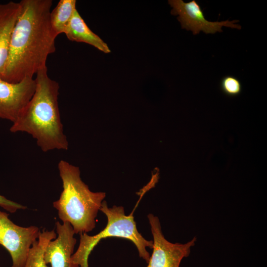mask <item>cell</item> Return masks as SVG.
Here are the masks:
<instances>
[{
  "mask_svg": "<svg viewBox=\"0 0 267 267\" xmlns=\"http://www.w3.org/2000/svg\"><path fill=\"white\" fill-rule=\"evenodd\" d=\"M21 9L13 29L7 58L0 78L20 82L46 67L48 55L55 51L50 20L51 0H22Z\"/></svg>",
  "mask_w": 267,
  "mask_h": 267,
  "instance_id": "1",
  "label": "cell"
},
{
  "mask_svg": "<svg viewBox=\"0 0 267 267\" xmlns=\"http://www.w3.org/2000/svg\"><path fill=\"white\" fill-rule=\"evenodd\" d=\"M36 76L34 95L9 131L31 134L43 152L67 150L58 107L59 84L48 77L47 67Z\"/></svg>",
  "mask_w": 267,
  "mask_h": 267,
  "instance_id": "2",
  "label": "cell"
},
{
  "mask_svg": "<svg viewBox=\"0 0 267 267\" xmlns=\"http://www.w3.org/2000/svg\"><path fill=\"white\" fill-rule=\"evenodd\" d=\"M58 168L63 190L53 206L57 210L59 219L63 222L69 223L75 234L92 230L106 193L91 191L81 179L78 167L61 160Z\"/></svg>",
  "mask_w": 267,
  "mask_h": 267,
  "instance_id": "3",
  "label": "cell"
},
{
  "mask_svg": "<svg viewBox=\"0 0 267 267\" xmlns=\"http://www.w3.org/2000/svg\"><path fill=\"white\" fill-rule=\"evenodd\" d=\"M100 211L107 217L105 227L97 234L90 236L87 233L80 234L79 247L72 256V262L80 267H89V257L99 241L107 237H119L132 241L135 246L140 258L147 264L150 255L147 247L152 249V240L145 239L137 230L134 217L126 215L123 206L114 205L109 208L106 201H103Z\"/></svg>",
  "mask_w": 267,
  "mask_h": 267,
  "instance_id": "4",
  "label": "cell"
},
{
  "mask_svg": "<svg viewBox=\"0 0 267 267\" xmlns=\"http://www.w3.org/2000/svg\"><path fill=\"white\" fill-rule=\"evenodd\" d=\"M8 215L0 210V245L10 255L11 267H24L30 250L41 231L36 226L25 227L15 224Z\"/></svg>",
  "mask_w": 267,
  "mask_h": 267,
  "instance_id": "5",
  "label": "cell"
},
{
  "mask_svg": "<svg viewBox=\"0 0 267 267\" xmlns=\"http://www.w3.org/2000/svg\"><path fill=\"white\" fill-rule=\"evenodd\" d=\"M147 218L153 238V245L146 267H179L182 259L190 254L197 238L193 237L185 243H172L165 238L159 218L150 213Z\"/></svg>",
  "mask_w": 267,
  "mask_h": 267,
  "instance_id": "6",
  "label": "cell"
},
{
  "mask_svg": "<svg viewBox=\"0 0 267 267\" xmlns=\"http://www.w3.org/2000/svg\"><path fill=\"white\" fill-rule=\"evenodd\" d=\"M168 2L173 7L171 14L178 15L177 19L181 24V28L192 31L193 35L198 34L201 31L206 34L221 32L222 26L241 29L240 25L234 24L238 20H227L222 22L207 20L200 5L195 0L188 2H184L182 0H169Z\"/></svg>",
  "mask_w": 267,
  "mask_h": 267,
  "instance_id": "7",
  "label": "cell"
},
{
  "mask_svg": "<svg viewBox=\"0 0 267 267\" xmlns=\"http://www.w3.org/2000/svg\"><path fill=\"white\" fill-rule=\"evenodd\" d=\"M33 78L11 83L0 78V118L14 122L29 102L35 91Z\"/></svg>",
  "mask_w": 267,
  "mask_h": 267,
  "instance_id": "8",
  "label": "cell"
},
{
  "mask_svg": "<svg viewBox=\"0 0 267 267\" xmlns=\"http://www.w3.org/2000/svg\"><path fill=\"white\" fill-rule=\"evenodd\" d=\"M57 236L49 241L44 253V260L51 267H80L72 261L77 242L71 225L67 222H56Z\"/></svg>",
  "mask_w": 267,
  "mask_h": 267,
  "instance_id": "9",
  "label": "cell"
},
{
  "mask_svg": "<svg viewBox=\"0 0 267 267\" xmlns=\"http://www.w3.org/2000/svg\"><path fill=\"white\" fill-rule=\"evenodd\" d=\"M21 9L20 2L0 3V78L7 58L11 34Z\"/></svg>",
  "mask_w": 267,
  "mask_h": 267,
  "instance_id": "10",
  "label": "cell"
},
{
  "mask_svg": "<svg viewBox=\"0 0 267 267\" xmlns=\"http://www.w3.org/2000/svg\"><path fill=\"white\" fill-rule=\"evenodd\" d=\"M64 34L70 41L90 44L105 53L111 52L107 44L89 28L77 10Z\"/></svg>",
  "mask_w": 267,
  "mask_h": 267,
  "instance_id": "11",
  "label": "cell"
},
{
  "mask_svg": "<svg viewBox=\"0 0 267 267\" xmlns=\"http://www.w3.org/2000/svg\"><path fill=\"white\" fill-rule=\"evenodd\" d=\"M76 0H60L50 12V20L54 33L58 35L65 31L75 12Z\"/></svg>",
  "mask_w": 267,
  "mask_h": 267,
  "instance_id": "12",
  "label": "cell"
},
{
  "mask_svg": "<svg viewBox=\"0 0 267 267\" xmlns=\"http://www.w3.org/2000/svg\"><path fill=\"white\" fill-rule=\"evenodd\" d=\"M54 230H44L41 232L38 239L32 245L24 267H48L45 263L44 256L47 243L56 238Z\"/></svg>",
  "mask_w": 267,
  "mask_h": 267,
  "instance_id": "13",
  "label": "cell"
},
{
  "mask_svg": "<svg viewBox=\"0 0 267 267\" xmlns=\"http://www.w3.org/2000/svg\"><path fill=\"white\" fill-rule=\"evenodd\" d=\"M220 87L222 93L230 97L237 96L242 91V85L240 81L231 75L223 77L221 80Z\"/></svg>",
  "mask_w": 267,
  "mask_h": 267,
  "instance_id": "14",
  "label": "cell"
},
{
  "mask_svg": "<svg viewBox=\"0 0 267 267\" xmlns=\"http://www.w3.org/2000/svg\"><path fill=\"white\" fill-rule=\"evenodd\" d=\"M0 206L10 213H14L19 209H26V207L9 200L1 195H0Z\"/></svg>",
  "mask_w": 267,
  "mask_h": 267,
  "instance_id": "15",
  "label": "cell"
}]
</instances>
